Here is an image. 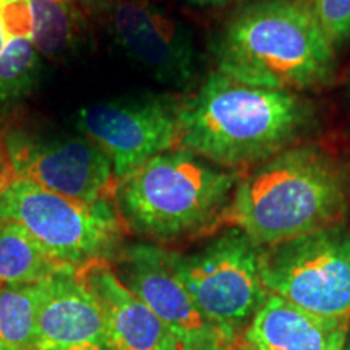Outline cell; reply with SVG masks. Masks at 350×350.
Instances as JSON below:
<instances>
[{
	"mask_svg": "<svg viewBox=\"0 0 350 350\" xmlns=\"http://www.w3.org/2000/svg\"><path fill=\"white\" fill-rule=\"evenodd\" d=\"M349 175L319 144H295L242 174L227 217L260 247L340 224Z\"/></svg>",
	"mask_w": 350,
	"mask_h": 350,
	"instance_id": "cell-3",
	"label": "cell"
},
{
	"mask_svg": "<svg viewBox=\"0 0 350 350\" xmlns=\"http://www.w3.org/2000/svg\"><path fill=\"white\" fill-rule=\"evenodd\" d=\"M323 31L336 51L350 39V0H310Z\"/></svg>",
	"mask_w": 350,
	"mask_h": 350,
	"instance_id": "cell-19",
	"label": "cell"
},
{
	"mask_svg": "<svg viewBox=\"0 0 350 350\" xmlns=\"http://www.w3.org/2000/svg\"><path fill=\"white\" fill-rule=\"evenodd\" d=\"M112 201L81 203L18 178L0 183V219L15 222L54 260L75 269L120 253L125 227Z\"/></svg>",
	"mask_w": 350,
	"mask_h": 350,
	"instance_id": "cell-5",
	"label": "cell"
},
{
	"mask_svg": "<svg viewBox=\"0 0 350 350\" xmlns=\"http://www.w3.org/2000/svg\"><path fill=\"white\" fill-rule=\"evenodd\" d=\"M39 288L0 286V350H34Z\"/></svg>",
	"mask_w": 350,
	"mask_h": 350,
	"instance_id": "cell-18",
	"label": "cell"
},
{
	"mask_svg": "<svg viewBox=\"0 0 350 350\" xmlns=\"http://www.w3.org/2000/svg\"><path fill=\"white\" fill-rule=\"evenodd\" d=\"M33 42L39 55L60 59L77 47L83 21L73 0H28Z\"/></svg>",
	"mask_w": 350,
	"mask_h": 350,
	"instance_id": "cell-17",
	"label": "cell"
},
{
	"mask_svg": "<svg viewBox=\"0 0 350 350\" xmlns=\"http://www.w3.org/2000/svg\"><path fill=\"white\" fill-rule=\"evenodd\" d=\"M213 55L234 80L300 94L331 85L338 67L310 0L245 3L217 33Z\"/></svg>",
	"mask_w": 350,
	"mask_h": 350,
	"instance_id": "cell-2",
	"label": "cell"
},
{
	"mask_svg": "<svg viewBox=\"0 0 350 350\" xmlns=\"http://www.w3.org/2000/svg\"><path fill=\"white\" fill-rule=\"evenodd\" d=\"M41 60L28 0H0V119L36 86Z\"/></svg>",
	"mask_w": 350,
	"mask_h": 350,
	"instance_id": "cell-15",
	"label": "cell"
},
{
	"mask_svg": "<svg viewBox=\"0 0 350 350\" xmlns=\"http://www.w3.org/2000/svg\"><path fill=\"white\" fill-rule=\"evenodd\" d=\"M317 125V107L304 94L245 85L216 70L183 99L178 148L243 174Z\"/></svg>",
	"mask_w": 350,
	"mask_h": 350,
	"instance_id": "cell-1",
	"label": "cell"
},
{
	"mask_svg": "<svg viewBox=\"0 0 350 350\" xmlns=\"http://www.w3.org/2000/svg\"><path fill=\"white\" fill-rule=\"evenodd\" d=\"M193 3L198 5H206V7H219V5H227V3L239 2V0H191Z\"/></svg>",
	"mask_w": 350,
	"mask_h": 350,
	"instance_id": "cell-20",
	"label": "cell"
},
{
	"mask_svg": "<svg viewBox=\"0 0 350 350\" xmlns=\"http://www.w3.org/2000/svg\"><path fill=\"white\" fill-rule=\"evenodd\" d=\"M78 274L103 312L107 350H182L172 331L120 281L111 262H91Z\"/></svg>",
	"mask_w": 350,
	"mask_h": 350,
	"instance_id": "cell-13",
	"label": "cell"
},
{
	"mask_svg": "<svg viewBox=\"0 0 350 350\" xmlns=\"http://www.w3.org/2000/svg\"><path fill=\"white\" fill-rule=\"evenodd\" d=\"M109 28L125 55L164 85L188 90L200 72L191 34L148 0H119Z\"/></svg>",
	"mask_w": 350,
	"mask_h": 350,
	"instance_id": "cell-11",
	"label": "cell"
},
{
	"mask_svg": "<svg viewBox=\"0 0 350 350\" xmlns=\"http://www.w3.org/2000/svg\"><path fill=\"white\" fill-rule=\"evenodd\" d=\"M242 172L177 150L117 183L113 203L129 229L152 242L193 237L227 217Z\"/></svg>",
	"mask_w": 350,
	"mask_h": 350,
	"instance_id": "cell-4",
	"label": "cell"
},
{
	"mask_svg": "<svg viewBox=\"0 0 350 350\" xmlns=\"http://www.w3.org/2000/svg\"><path fill=\"white\" fill-rule=\"evenodd\" d=\"M117 275L180 342L182 350H227L237 339L203 317L174 265V252L154 243L122 248Z\"/></svg>",
	"mask_w": 350,
	"mask_h": 350,
	"instance_id": "cell-10",
	"label": "cell"
},
{
	"mask_svg": "<svg viewBox=\"0 0 350 350\" xmlns=\"http://www.w3.org/2000/svg\"><path fill=\"white\" fill-rule=\"evenodd\" d=\"M183 100L174 94H142L83 107L77 126L112 163L117 180L152 157L177 150Z\"/></svg>",
	"mask_w": 350,
	"mask_h": 350,
	"instance_id": "cell-9",
	"label": "cell"
},
{
	"mask_svg": "<svg viewBox=\"0 0 350 350\" xmlns=\"http://www.w3.org/2000/svg\"><path fill=\"white\" fill-rule=\"evenodd\" d=\"M227 350H230V349H227Z\"/></svg>",
	"mask_w": 350,
	"mask_h": 350,
	"instance_id": "cell-25",
	"label": "cell"
},
{
	"mask_svg": "<svg viewBox=\"0 0 350 350\" xmlns=\"http://www.w3.org/2000/svg\"><path fill=\"white\" fill-rule=\"evenodd\" d=\"M349 329L350 325L318 318L269 294L243 339L256 350H344Z\"/></svg>",
	"mask_w": 350,
	"mask_h": 350,
	"instance_id": "cell-14",
	"label": "cell"
},
{
	"mask_svg": "<svg viewBox=\"0 0 350 350\" xmlns=\"http://www.w3.org/2000/svg\"><path fill=\"white\" fill-rule=\"evenodd\" d=\"M73 2H75V3H77V2H80V0H73Z\"/></svg>",
	"mask_w": 350,
	"mask_h": 350,
	"instance_id": "cell-23",
	"label": "cell"
},
{
	"mask_svg": "<svg viewBox=\"0 0 350 350\" xmlns=\"http://www.w3.org/2000/svg\"><path fill=\"white\" fill-rule=\"evenodd\" d=\"M230 350H256V349H253L250 344L247 342V340L245 339H242V340H235L234 344H232V347H230Z\"/></svg>",
	"mask_w": 350,
	"mask_h": 350,
	"instance_id": "cell-21",
	"label": "cell"
},
{
	"mask_svg": "<svg viewBox=\"0 0 350 350\" xmlns=\"http://www.w3.org/2000/svg\"><path fill=\"white\" fill-rule=\"evenodd\" d=\"M349 86H350V81H349Z\"/></svg>",
	"mask_w": 350,
	"mask_h": 350,
	"instance_id": "cell-24",
	"label": "cell"
},
{
	"mask_svg": "<svg viewBox=\"0 0 350 350\" xmlns=\"http://www.w3.org/2000/svg\"><path fill=\"white\" fill-rule=\"evenodd\" d=\"M261 278L271 295L350 325V230L344 224L265 247Z\"/></svg>",
	"mask_w": 350,
	"mask_h": 350,
	"instance_id": "cell-7",
	"label": "cell"
},
{
	"mask_svg": "<svg viewBox=\"0 0 350 350\" xmlns=\"http://www.w3.org/2000/svg\"><path fill=\"white\" fill-rule=\"evenodd\" d=\"M72 269L44 252L15 222L0 219V286H34Z\"/></svg>",
	"mask_w": 350,
	"mask_h": 350,
	"instance_id": "cell-16",
	"label": "cell"
},
{
	"mask_svg": "<svg viewBox=\"0 0 350 350\" xmlns=\"http://www.w3.org/2000/svg\"><path fill=\"white\" fill-rule=\"evenodd\" d=\"M262 247L232 226L190 253L174 252V265L203 317L237 339L269 292L261 278Z\"/></svg>",
	"mask_w": 350,
	"mask_h": 350,
	"instance_id": "cell-6",
	"label": "cell"
},
{
	"mask_svg": "<svg viewBox=\"0 0 350 350\" xmlns=\"http://www.w3.org/2000/svg\"><path fill=\"white\" fill-rule=\"evenodd\" d=\"M18 178L94 204L113 200L119 180L112 163L86 137L8 133L0 144V183Z\"/></svg>",
	"mask_w": 350,
	"mask_h": 350,
	"instance_id": "cell-8",
	"label": "cell"
},
{
	"mask_svg": "<svg viewBox=\"0 0 350 350\" xmlns=\"http://www.w3.org/2000/svg\"><path fill=\"white\" fill-rule=\"evenodd\" d=\"M34 350H107L99 304L78 269L38 284Z\"/></svg>",
	"mask_w": 350,
	"mask_h": 350,
	"instance_id": "cell-12",
	"label": "cell"
},
{
	"mask_svg": "<svg viewBox=\"0 0 350 350\" xmlns=\"http://www.w3.org/2000/svg\"><path fill=\"white\" fill-rule=\"evenodd\" d=\"M344 350H350V332H349L347 339H345V345H344Z\"/></svg>",
	"mask_w": 350,
	"mask_h": 350,
	"instance_id": "cell-22",
	"label": "cell"
}]
</instances>
